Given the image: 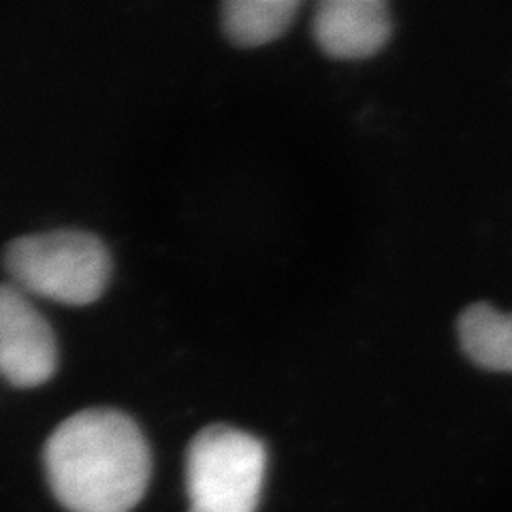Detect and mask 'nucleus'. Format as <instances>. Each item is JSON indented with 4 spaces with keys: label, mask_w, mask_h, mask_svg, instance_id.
Wrapping results in <instances>:
<instances>
[{
    "label": "nucleus",
    "mask_w": 512,
    "mask_h": 512,
    "mask_svg": "<svg viewBox=\"0 0 512 512\" xmlns=\"http://www.w3.org/2000/svg\"><path fill=\"white\" fill-rule=\"evenodd\" d=\"M314 35L333 58L374 56L391 37V9L382 0H325L314 15Z\"/></svg>",
    "instance_id": "obj_5"
},
{
    "label": "nucleus",
    "mask_w": 512,
    "mask_h": 512,
    "mask_svg": "<svg viewBox=\"0 0 512 512\" xmlns=\"http://www.w3.org/2000/svg\"><path fill=\"white\" fill-rule=\"evenodd\" d=\"M299 9V0H229L222 7V26L235 45L259 47L282 37Z\"/></svg>",
    "instance_id": "obj_7"
},
{
    "label": "nucleus",
    "mask_w": 512,
    "mask_h": 512,
    "mask_svg": "<svg viewBox=\"0 0 512 512\" xmlns=\"http://www.w3.org/2000/svg\"><path fill=\"white\" fill-rule=\"evenodd\" d=\"M267 470L259 438L212 425L192 440L186 461L190 512H254Z\"/></svg>",
    "instance_id": "obj_3"
},
{
    "label": "nucleus",
    "mask_w": 512,
    "mask_h": 512,
    "mask_svg": "<svg viewBox=\"0 0 512 512\" xmlns=\"http://www.w3.org/2000/svg\"><path fill=\"white\" fill-rule=\"evenodd\" d=\"M15 286L67 306L99 299L111 276V259L99 237L84 231H50L15 239L5 252Z\"/></svg>",
    "instance_id": "obj_2"
},
{
    "label": "nucleus",
    "mask_w": 512,
    "mask_h": 512,
    "mask_svg": "<svg viewBox=\"0 0 512 512\" xmlns=\"http://www.w3.org/2000/svg\"><path fill=\"white\" fill-rule=\"evenodd\" d=\"M58 365L50 323L18 286L0 284V376L30 389L47 382Z\"/></svg>",
    "instance_id": "obj_4"
},
{
    "label": "nucleus",
    "mask_w": 512,
    "mask_h": 512,
    "mask_svg": "<svg viewBox=\"0 0 512 512\" xmlns=\"http://www.w3.org/2000/svg\"><path fill=\"white\" fill-rule=\"evenodd\" d=\"M47 483L69 512H131L148 491L152 455L124 412L82 410L56 427L43 451Z\"/></svg>",
    "instance_id": "obj_1"
},
{
    "label": "nucleus",
    "mask_w": 512,
    "mask_h": 512,
    "mask_svg": "<svg viewBox=\"0 0 512 512\" xmlns=\"http://www.w3.org/2000/svg\"><path fill=\"white\" fill-rule=\"evenodd\" d=\"M459 338L476 365L512 372V314H502L489 303H474L459 318Z\"/></svg>",
    "instance_id": "obj_6"
}]
</instances>
